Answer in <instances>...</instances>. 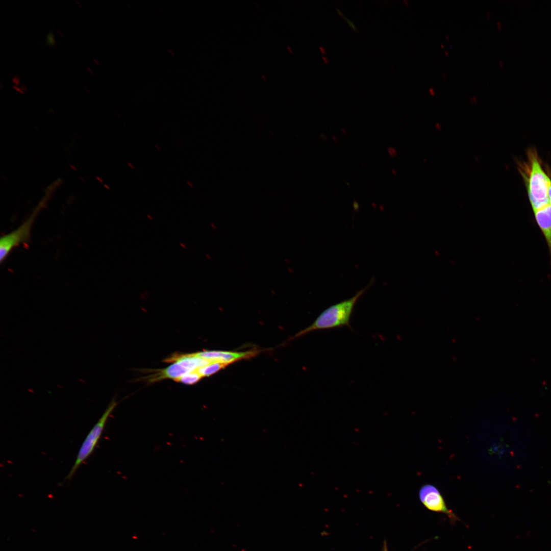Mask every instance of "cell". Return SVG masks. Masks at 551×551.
I'll use <instances>...</instances> for the list:
<instances>
[{
  "instance_id": "6da1fadb",
  "label": "cell",
  "mask_w": 551,
  "mask_h": 551,
  "mask_svg": "<svg viewBox=\"0 0 551 551\" xmlns=\"http://www.w3.org/2000/svg\"><path fill=\"white\" fill-rule=\"evenodd\" d=\"M528 161L521 165L520 171L526 184L529 198L534 211L549 204L548 190L551 180L541 167L535 149L528 152Z\"/></svg>"
},
{
  "instance_id": "7a4b0ae2",
  "label": "cell",
  "mask_w": 551,
  "mask_h": 551,
  "mask_svg": "<svg viewBox=\"0 0 551 551\" xmlns=\"http://www.w3.org/2000/svg\"><path fill=\"white\" fill-rule=\"evenodd\" d=\"M367 287L358 292L351 298L332 305L324 310L306 328L300 331L293 338L303 336L312 331L347 327L351 329L349 322L354 307L358 299L364 293Z\"/></svg>"
},
{
  "instance_id": "3957f363",
  "label": "cell",
  "mask_w": 551,
  "mask_h": 551,
  "mask_svg": "<svg viewBox=\"0 0 551 551\" xmlns=\"http://www.w3.org/2000/svg\"><path fill=\"white\" fill-rule=\"evenodd\" d=\"M117 404L115 399H113L98 421L89 432L79 449L75 462L66 477L65 480H70L80 465L92 454L101 436L110 415Z\"/></svg>"
},
{
  "instance_id": "277c9868",
  "label": "cell",
  "mask_w": 551,
  "mask_h": 551,
  "mask_svg": "<svg viewBox=\"0 0 551 551\" xmlns=\"http://www.w3.org/2000/svg\"><path fill=\"white\" fill-rule=\"evenodd\" d=\"M37 210L16 229L2 236L0 239V260L3 262L16 247L27 242Z\"/></svg>"
},
{
  "instance_id": "5b68a950",
  "label": "cell",
  "mask_w": 551,
  "mask_h": 551,
  "mask_svg": "<svg viewBox=\"0 0 551 551\" xmlns=\"http://www.w3.org/2000/svg\"><path fill=\"white\" fill-rule=\"evenodd\" d=\"M419 495L422 503L430 510L445 513L454 517V515L447 508L442 495L434 486L430 484L422 486Z\"/></svg>"
},
{
  "instance_id": "8992f818",
  "label": "cell",
  "mask_w": 551,
  "mask_h": 551,
  "mask_svg": "<svg viewBox=\"0 0 551 551\" xmlns=\"http://www.w3.org/2000/svg\"><path fill=\"white\" fill-rule=\"evenodd\" d=\"M258 350L246 352H231L222 350H204L194 353L195 355L206 359L210 362H219L228 365L238 360L248 359L256 356Z\"/></svg>"
},
{
  "instance_id": "52a82bcc",
  "label": "cell",
  "mask_w": 551,
  "mask_h": 551,
  "mask_svg": "<svg viewBox=\"0 0 551 551\" xmlns=\"http://www.w3.org/2000/svg\"><path fill=\"white\" fill-rule=\"evenodd\" d=\"M536 221L547 241L551 254V205L534 211Z\"/></svg>"
},
{
  "instance_id": "ba28073f",
  "label": "cell",
  "mask_w": 551,
  "mask_h": 551,
  "mask_svg": "<svg viewBox=\"0 0 551 551\" xmlns=\"http://www.w3.org/2000/svg\"><path fill=\"white\" fill-rule=\"evenodd\" d=\"M190 372L183 365L178 362H174L173 364L167 368L156 371V372L149 376L150 382H156L163 379H170L174 381L180 377Z\"/></svg>"
},
{
  "instance_id": "9c48e42d",
  "label": "cell",
  "mask_w": 551,
  "mask_h": 551,
  "mask_svg": "<svg viewBox=\"0 0 551 551\" xmlns=\"http://www.w3.org/2000/svg\"><path fill=\"white\" fill-rule=\"evenodd\" d=\"M227 366V365L219 362H211L208 364L198 368L196 371L203 378L210 376Z\"/></svg>"
},
{
  "instance_id": "30bf717a",
  "label": "cell",
  "mask_w": 551,
  "mask_h": 551,
  "mask_svg": "<svg viewBox=\"0 0 551 551\" xmlns=\"http://www.w3.org/2000/svg\"><path fill=\"white\" fill-rule=\"evenodd\" d=\"M203 377L196 371L189 372L175 380L185 384L192 385L198 382Z\"/></svg>"
},
{
  "instance_id": "8fae6325",
  "label": "cell",
  "mask_w": 551,
  "mask_h": 551,
  "mask_svg": "<svg viewBox=\"0 0 551 551\" xmlns=\"http://www.w3.org/2000/svg\"><path fill=\"white\" fill-rule=\"evenodd\" d=\"M46 43L50 46H54L56 44L54 34L52 32H49L47 35Z\"/></svg>"
},
{
  "instance_id": "7c38bea8",
  "label": "cell",
  "mask_w": 551,
  "mask_h": 551,
  "mask_svg": "<svg viewBox=\"0 0 551 551\" xmlns=\"http://www.w3.org/2000/svg\"><path fill=\"white\" fill-rule=\"evenodd\" d=\"M388 154L391 157H394L396 156L397 153L395 149L392 147H389L388 148Z\"/></svg>"
},
{
  "instance_id": "4fadbf2b",
  "label": "cell",
  "mask_w": 551,
  "mask_h": 551,
  "mask_svg": "<svg viewBox=\"0 0 551 551\" xmlns=\"http://www.w3.org/2000/svg\"><path fill=\"white\" fill-rule=\"evenodd\" d=\"M341 16H342V17H344V18H345V20H346V21H347V22L348 23V24H349V25H350V26H351V27H352L353 28V29H354V30L355 31H356V30H357V29H357V28H356V27L355 26V25L354 24V23H353V22H352V21L351 20H349V19H348L347 18H346V17H345V16H344V15H343V14H342V15H341Z\"/></svg>"
},
{
  "instance_id": "5bb4252c",
  "label": "cell",
  "mask_w": 551,
  "mask_h": 551,
  "mask_svg": "<svg viewBox=\"0 0 551 551\" xmlns=\"http://www.w3.org/2000/svg\"><path fill=\"white\" fill-rule=\"evenodd\" d=\"M548 196L549 198V203L551 205V183L549 186L548 190Z\"/></svg>"
},
{
  "instance_id": "9a60e30c",
  "label": "cell",
  "mask_w": 551,
  "mask_h": 551,
  "mask_svg": "<svg viewBox=\"0 0 551 551\" xmlns=\"http://www.w3.org/2000/svg\"><path fill=\"white\" fill-rule=\"evenodd\" d=\"M13 82L16 85H18L19 84V79L18 78H17V77H15L13 79Z\"/></svg>"
},
{
  "instance_id": "2e32d148",
  "label": "cell",
  "mask_w": 551,
  "mask_h": 551,
  "mask_svg": "<svg viewBox=\"0 0 551 551\" xmlns=\"http://www.w3.org/2000/svg\"><path fill=\"white\" fill-rule=\"evenodd\" d=\"M429 92L430 93V94H431L432 95H435V91H434V89H433V88H430V89H429Z\"/></svg>"
},
{
  "instance_id": "e0dca14e",
  "label": "cell",
  "mask_w": 551,
  "mask_h": 551,
  "mask_svg": "<svg viewBox=\"0 0 551 551\" xmlns=\"http://www.w3.org/2000/svg\"><path fill=\"white\" fill-rule=\"evenodd\" d=\"M13 87H14V88H15V89H16V90H17V91H18V92H21V93H23V91H22V90H21L20 89H19V88H18V87H17L16 86H13Z\"/></svg>"
},
{
  "instance_id": "ac0fdd59",
  "label": "cell",
  "mask_w": 551,
  "mask_h": 551,
  "mask_svg": "<svg viewBox=\"0 0 551 551\" xmlns=\"http://www.w3.org/2000/svg\"><path fill=\"white\" fill-rule=\"evenodd\" d=\"M546 168L548 174L551 177V170L548 168V167H547V166L546 167Z\"/></svg>"
},
{
  "instance_id": "d6986e66",
  "label": "cell",
  "mask_w": 551,
  "mask_h": 551,
  "mask_svg": "<svg viewBox=\"0 0 551 551\" xmlns=\"http://www.w3.org/2000/svg\"><path fill=\"white\" fill-rule=\"evenodd\" d=\"M383 551H388V550H387V545H386V542H385V543H384V548H383Z\"/></svg>"
},
{
  "instance_id": "ffe728a7",
  "label": "cell",
  "mask_w": 551,
  "mask_h": 551,
  "mask_svg": "<svg viewBox=\"0 0 551 551\" xmlns=\"http://www.w3.org/2000/svg\"><path fill=\"white\" fill-rule=\"evenodd\" d=\"M187 184H188V185H189V186H190V187H193V185H192V183H191V182H190V181H188L187 182Z\"/></svg>"
},
{
  "instance_id": "44dd1931",
  "label": "cell",
  "mask_w": 551,
  "mask_h": 551,
  "mask_svg": "<svg viewBox=\"0 0 551 551\" xmlns=\"http://www.w3.org/2000/svg\"><path fill=\"white\" fill-rule=\"evenodd\" d=\"M128 164L131 167V169H134V166L131 163H128Z\"/></svg>"
},
{
  "instance_id": "7402d4cb",
  "label": "cell",
  "mask_w": 551,
  "mask_h": 551,
  "mask_svg": "<svg viewBox=\"0 0 551 551\" xmlns=\"http://www.w3.org/2000/svg\"><path fill=\"white\" fill-rule=\"evenodd\" d=\"M155 146L156 147V148H157V149H158L159 151H160V147H159V146H158V145H155Z\"/></svg>"
},
{
  "instance_id": "603a6c76",
  "label": "cell",
  "mask_w": 551,
  "mask_h": 551,
  "mask_svg": "<svg viewBox=\"0 0 551 551\" xmlns=\"http://www.w3.org/2000/svg\"><path fill=\"white\" fill-rule=\"evenodd\" d=\"M392 171H393L392 173H393V174L395 175V174L394 173L395 172V171L394 169H392Z\"/></svg>"
},
{
  "instance_id": "cb8c5ba5",
  "label": "cell",
  "mask_w": 551,
  "mask_h": 551,
  "mask_svg": "<svg viewBox=\"0 0 551 551\" xmlns=\"http://www.w3.org/2000/svg\"><path fill=\"white\" fill-rule=\"evenodd\" d=\"M487 15L488 18H489V13L488 12L487 13Z\"/></svg>"
},
{
  "instance_id": "d4e9b609",
  "label": "cell",
  "mask_w": 551,
  "mask_h": 551,
  "mask_svg": "<svg viewBox=\"0 0 551 551\" xmlns=\"http://www.w3.org/2000/svg\"><path fill=\"white\" fill-rule=\"evenodd\" d=\"M445 55H446L447 56H448V54L447 52H446V51H445Z\"/></svg>"
},
{
  "instance_id": "484cf974",
  "label": "cell",
  "mask_w": 551,
  "mask_h": 551,
  "mask_svg": "<svg viewBox=\"0 0 551 551\" xmlns=\"http://www.w3.org/2000/svg\"><path fill=\"white\" fill-rule=\"evenodd\" d=\"M181 245L182 246H183V247H184V248H186V247L185 246V245H184V244H183L181 243Z\"/></svg>"
},
{
  "instance_id": "4316f807",
  "label": "cell",
  "mask_w": 551,
  "mask_h": 551,
  "mask_svg": "<svg viewBox=\"0 0 551 551\" xmlns=\"http://www.w3.org/2000/svg\"><path fill=\"white\" fill-rule=\"evenodd\" d=\"M147 216H148V217H149V218H150L151 219H152V220L153 219H152V218L151 217H150V216H149V215H147Z\"/></svg>"
},
{
  "instance_id": "83f0119b",
  "label": "cell",
  "mask_w": 551,
  "mask_h": 551,
  "mask_svg": "<svg viewBox=\"0 0 551 551\" xmlns=\"http://www.w3.org/2000/svg\"><path fill=\"white\" fill-rule=\"evenodd\" d=\"M446 38H447V39H448V36H447V35H446Z\"/></svg>"
}]
</instances>
